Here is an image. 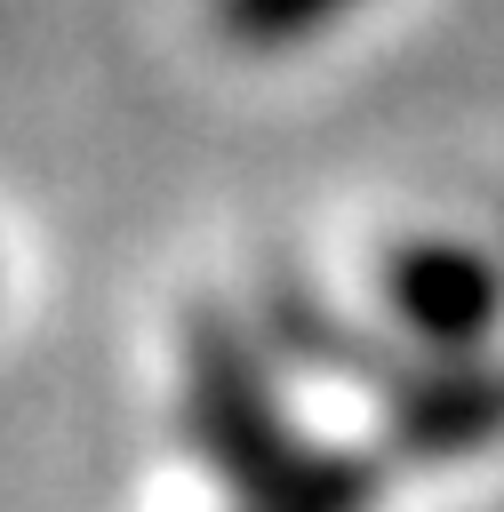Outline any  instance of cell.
<instances>
[{
    "label": "cell",
    "instance_id": "1",
    "mask_svg": "<svg viewBox=\"0 0 504 512\" xmlns=\"http://www.w3.org/2000/svg\"><path fill=\"white\" fill-rule=\"evenodd\" d=\"M184 424H192V448L208 456V472L248 504V496H264L288 464H296V432H288V416H280V400H272V376H264V352L232 328V320H216V312H200L192 320V336H184Z\"/></svg>",
    "mask_w": 504,
    "mask_h": 512
},
{
    "label": "cell",
    "instance_id": "2",
    "mask_svg": "<svg viewBox=\"0 0 504 512\" xmlns=\"http://www.w3.org/2000/svg\"><path fill=\"white\" fill-rule=\"evenodd\" d=\"M384 312L424 352H488L504 328V264L472 240H408L384 256Z\"/></svg>",
    "mask_w": 504,
    "mask_h": 512
},
{
    "label": "cell",
    "instance_id": "3",
    "mask_svg": "<svg viewBox=\"0 0 504 512\" xmlns=\"http://www.w3.org/2000/svg\"><path fill=\"white\" fill-rule=\"evenodd\" d=\"M384 432L416 464H448L504 440V352H424V368L392 376Z\"/></svg>",
    "mask_w": 504,
    "mask_h": 512
},
{
    "label": "cell",
    "instance_id": "4",
    "mask_svg": "<svg viewBox=\"0 0 504 512\" xmlns=\"http://www.w3.org/2000/svg\"><path fill=\"white\" fill-rule=\"evenodd\" d=\"M376 504V456H352V448H296V464L248 496L240 512H368Z\"/></svg>",
    "mask_w": 504,
    "mask_h": 512
},
{
    "label": "cell",
    "instance_id": "5",
    "mask_svg": "<svg viewBox=\"0 0 504 512\" xmlns=\"http://www.w3.org/2000/svg\"><path fill=\"white\" fill-rule=\"evenodd\" d=\"M344 8H360V0H208L216 32L240 48H296V40L328 32Z\"/></svg>",
    "mask_w": 504,
    "mask_h": 512
}]
</instances>
